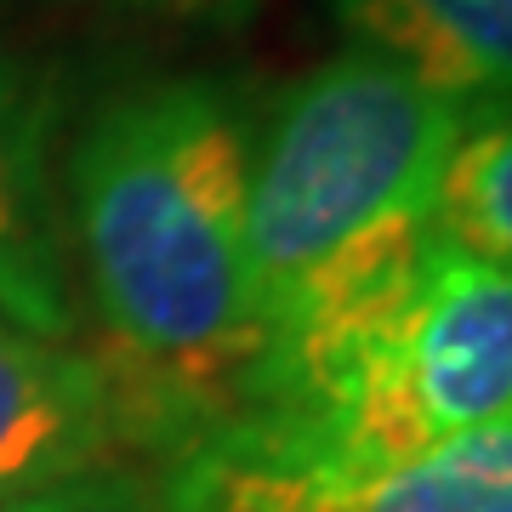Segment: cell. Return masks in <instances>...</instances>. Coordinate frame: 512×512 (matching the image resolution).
<instances>
[{"mask_svg": "<svg viewBox=\"0 0 512 512\" xmlns=\"http://www.w3.org/2000/svg\"><path fill=\"white\" fill-rule=\"evenodd\" d=\"M245 171L251 114L217 74L126 80L69 137L63 251L92 296L126 450L183 456L234 416L262 359Z\"/></svg>", "mask_w": 512, "mask_h": 512, "instance_id": "obj_1", "label": "cell"}, {"mask_svg": "<svg viewBox=\"0 0 512 512\" xmlns=\"http://www.w3.org/2000/svg\"><path fill=\"white\" fill-rule=\"evenodd\" d=\"M461 126V103L353 46L251 120L245 251L262 336L325 274L439 228V183Z\"/></svg>", "mask_w": 512, "mask_h": 512, "instance_id": "obj_2", "label": "cell"}, {"mask_svg": "<svg viewBox=\"0 0 512 512\" xmlns=\"http://www.w3.org/2000/svg\"><path fill=\"white\" fill-rule=\"evenodd\" d=\"M120 416L92 353L0 319V507L103 473Z\"/></svg>", "mask_w": 512, "mask_h": 512, "instance_id": "obj_3", "label": "cell"}, {"mask_svg": "<svg viewBox=\"0 0 512 512\" xmlns=\"http://www.w3.org/2000/svg\"><path fill=\"white\" fill-rule=\"evenodd\" d=\"M0 319L69 336V251L57 217V183L46 160V103L0 46Z\"/></svg>", "mask_w": 512, "mask_h": 512, "instance_id": "obj_4", "label": "cell"}, {"mask_svg": "<svg viewBox=\"0 0 512 512\" xmlns=\"http://www.w3.org/2000/svg\"><path fill=\"white\" fill-rule=\"evenodd\" d=\"M353 52L416 74L461 109L512 103V0H325Z\"/></svg>", "mask_w": 512, "mask_h": 512, "instance_id": "obj_5", "label": "cell"}, {"mask_svg": "<svg viewBox=\"0 0 512 512\" xmlns=\"http://www.w3.org/2000/svg\"><path fill=\"white\" fill-rule=\"evenodd\" d=\"M342 512H512V416L421 450Z\"/></svg>", "mask_w": 512, "mask_h": 512, "instance_id": "obj_6", "label": "cell"}, {"mask_svg": "<svg viewBox=\"0 0 512 512\" xmlns=\"http://www.w3.org/2000/svg\"><path fill=\"white\" fill-rule=\"evenodd\" d=\"M433 222L450 245L512 268V103L467 109Z\"/></svg>", "mask_w": 512, "mask_h": 512, "instance_id": "obj_7", "label": "cell"}, {"mask_svg": "<svg viewBox=\"0 0 512 512\" xmlns=\"http://www.w3.org/2000/svg\"><path fill=\"white\" fill-rule=\"evenodd\" d=\"M0 512H160V495L137 484L131 473H86V478H69L57 490H40V495H23V501H6Z\"/></svg>", "mask_w": 512, "mask_h": 512, "instance_id": "obj_8", "label": "cell"}, {"mask_svg": "<svg viewBox=\"0 0 512 512\" xmlns=\"http://www.w3.org/2000/svg\"><path fill=\"white\" fill-rule=\"evenodd\" d=\"M114 6H183V0H114Z\"/></svg>", "mask_w": 512, "mask_h": 512, "instance_id": "obj_9", "label": "cell"}]
</instances>
